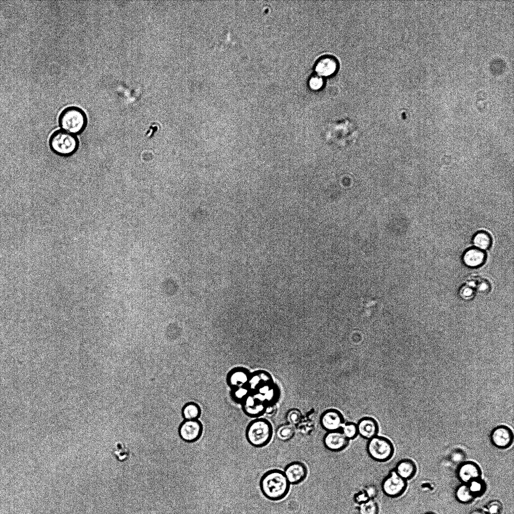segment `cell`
Masks as SVG:
<instances>
[{
	"mask_svg": "<svg viewBox=\"0 0 514 514\" xmlns=\"http://www.w3.org/2000/svg\"><path fill=\"white\" fill-rule=\"evenodd\" d=\"M260 488L266 498L272 501H279L288 494L290 484L283 471L273 469L267 471L261 476Z\"/></svg>",
	"mask_w": 514,
	"mask_h": 514,
	"instance_id": "cell-1",
	"label": "cell"
},
{
	"mask_svg": "<svg viewBox=\"0 0 514 514\" xmlns=\"http://www.w3.org/2000/svg\"><path fill=\"white\" fill-rule=\"evenodd\" d=\"M358 135V130L352 121L345 118L329 123L325 137L329 143L344 147L352 144Z\"/></svg>",
	"mask_w": 514,
	"mask_h": 514,
	"instance_id": "cell-2",
	"label": "cell"
},
{
	"mask_svg": "<svg viewBox=\"0 0 514 514\" xmlns=\"http://www.w3.org/2000/svg\"><path fill=\"white\" fill-rule=\"evenodd\" d=\"M60 128L69 134L77 136L86 129L88 118L85 111L80 107L70 106L61 111L58 118Z\"/></svg>",
	"mask_w": 514,
	"mask_h": 514,
	"instance_id": "cell-3",
	"label": "cell"
},
{
	"mask_svg": "<svg viewBox=\"0 0 514 514\" xmlns=\"http://www.w3.org/2000/svg\"><path fill=\"white\" fill-rule=\"evenodd\" d=\"M78 137L62 130L53 132L48 140L50 150L61 157L68 158L75 154L79 148Z\"/></svg>",
	"mask_w": 514,
	"mask_h": 514,
	"instance_id": "cell-4",
	"label": "cell"
},
{
	"mask_svg": "<svg viewBox=\"0 0 514 514\" xmlns=\"http://www.w3.org/2000/svg\"><path fill=\"white\" fill-rule=\"evenodd\" d=\"M273 428L267 419L257 418L250 421L245 429V438L248 443L256 448H262L271 442Z\"/></svg>",
	"mask_w": 514,
	"mask_h": 514,
	"instance_id": "cell-5",
	"label": "cell"
},
{
	"mask_svg": "<svg viewBox=\"0 0 514 514\" xmlns=\"http://www.w3.org/2000/svg\"><path fill=\"white\" fill-rule=\"evenodd\" d=\"M366 451L372 460L378 462H385L392 458L395 449L390 439L377 435L368 440Z\"/></svg>",
	"mask_w": 514,
	"mask_h": 514,
	"instance_id": "cell-6",
	"label": "cell"
},
{
	"mask_svg": "<svg viewBox=\"0 0 514 514\" xmlns=\"http://www.w3.org/2000/svg\"><path fill=\"white\" fill-rule=\"evenodd\" d=\"M407 481L391 471L382 480L381 487L383 493L391 498L401 496L407 489Z\"/></svg>",
	"mask_w": 514,
	"mask_h": 514,
	"instance_id": "cell-7",
	"label": "cell"
},
{
	"mask_svg": "<svg viewBox=\"0 0 514 514\" xmlns=\"http://www.w3.org/2000/svg\"><path fill=\"white\" fill-rule=\"evenodd\" d=\"M513 433L511 429L508 426L500 425L494 427L491 431L490 440L491 444L496 448L505 449L513 443Z\"/></svg>",
	"mask_w": 514,
	"mask_h": 514,
	"instance_id": "cell-8",
	"label": "cell"
},
{
	"mask_svg": "<svg viewBox=\"0 0 514 514\" xmlns=\"http://www.w3.org/2000/svg\"><path fill=\"white\" fill-rule=\"evenodd\" d=\"M203 431L202 424L198 420H185L179 427V434L184 441L194 443L201 437Z\"/></svg>",
	"mask_w": 514,
	"mask_h": 514,
	"instance_id": "cell-9",
	"label": "cell"
},
{
	"mask_svg": "<svg viewBox=\"0 0 514 514\" xmlns=\"http://www.w3.org/2000/svg\"><path fill=\"white\" fill-rule=\"evenodd\" d=\"M290 484L297 485L306 478L308 469L306 465L299 461H292L286 465L283 471Z\"/></svg>",
	"mask_w": 514,
	"mask_h": 514,
	"instance_id": "cell-10",
	"label": "cell"
},
{
	"mask_svg": "<svg viewBox=\"0 0 514 514\" xmlns=\"http://www.w3.org/2000/svg\"><path fill=\"white\" fill-rule=\"evenodd\" d=\"M482 472L479 465L472 461H464L459 464L456 475L459 480L468 484L473 479L481 477Z\"/></svg>",
	"mask_w": 514,
	"mask_h": 514,
	"instance_id": "cell-11",
	"label": "cell"
},
{
	"mask_svg": "<svg viewBox=\"0 0 514 514\" xmlns=\"http://www.w3.org/2000/svg\"><path fill=\"white\" fill-rule=\"evenodd\" d=\"M323 442L326 449L337 452L346 448L349 444V440L339 430L327 432L323 437Z\"/></svg>",
	"mask_w": 514,
	"mask_h": 514,
	"instance_id": "cell-12",
	"label": "cell"
},
{
	"mask_svg": "<svg viewBox=\"0 0 514 514\" xmlns=\"http://www.w3.org/2000/svg\"><path fill=\"white\" fill-rule=\"evenodd\" d=\"M322 428L327 432L340 430L344 424L342 414L337 410L329 409L324 411L320 420Z\"/></svg>",
	"mask_w": 514,
	"mask_h": 514,
	"instance_id": "cell-13",
	"label": "cell"
},
{
	"mask_svg": "<svg viewBox=\"0 0 514 514\" xmlns=\"http://www.w3.org/2000/svg\"><path fill=\"white\" fill-rule=\"evenodd\" d=\"M358 434L362 438L369 440L377 435L379 427L373 418L365 417L360 419L356 424Z\"/></svg>",
	"mask_w": 514,
	"mask_h": 514,
	"instance_id": "cell-14",
	"label": "cell"
},
{
	"mask_svg": "<svg viewBox=\"0 0 514 514\" xmlns=\"http://www.w3.org/2000/svg\"><path fill=\"white\" fill-rule=\"evenodd\" d=\"M266 408V405L255 396L249 395L243 401V411L250 417L258 418L263 415Z\"/></svg>",
	"mask_w": 514,
	"mask_h": 514,
	"instance_id": "cell-15",
	"label": "cell"
},
{
	"mask_svg": "<svg viewBox=\"0 0 514 514\" xmlns=\"http://www.w3.org/2000/svg\"><path fill=\"white\" fill-rule=\"evenodd\" d=\"M395 472L406 480H411L416 475L417 468L415 462L409 458L400 460L394 469Z\"/></svg>",
	"mask_w": 514,
	"mask_h": 514,
	"instance_id": "cell-16",
	"label": "cell"
},
{
	"mask_svg": "<svg viewBox=\"0 0 514 514\" xmlns=\"http://www.w3.org/2000/svg\"><path fill=\"white\" fill-rule=\"evenodd\" d=\"M337 66V61L334 57L325 56L317 61L315 66V70L318 75L320 77L328 76L336 71Z\"/></svg>",
	"mask_w": 514,
	"mask_h": 514,
	"instance_id": "cell-17",
	"label": "cell"
},
{
	"mask_svg": "<svg viewBox=\"0 0 514 514\" xmlns=\"http://www.w3.org/2000/svg\"><path fill=\"white\" fill-rule=\"evenodd\" d=\"M485 259V253L480 249L471 248L463 256L464 264L470 267H476L482 265Z\"/></svg>",
	"mask_w": 514,
	"mask_h": 514,
	"instance_id": "cell-18",
	"label": "cell"
},
{
	"mask_svg": "<svg viewBox=\"0 0 514 514\" xmlns=\"http://www.w3.org/2000/svg\"><path fill=\"white\" fill-rule=\"evenodd\" d=\"M249 375L244 369H235L231 371L228 376V382L232 387L235 388L244 387L248 383Z\"/></svg>",
	"mask_w": 514,
	"mask_h": 514,
	"instance_id": "cell-19",
	"label": "cell"
},
{
	"mask_svg": "<svg viewBox=\"0 0 514 514\" xmlns=\"http://www.w3.org/2000/svg\"><path fill=\"white\" fill-rule=\"evenodd\" d=\"M455 497L460 503L467 504L475 498L470 491L467 484L462 483L457 487L455 491Z\"/></svg>",
	"mask_w": 514,
	"mask_h": 514,
	"instance_id": "cell-20",
	"label": "cell"
},
{
	"mask_svg": "<svg viewBox=\"0 0 514 514\" xmlns=\"http://www.w3.org/2000/svg\"><path fill=\"white\" fill-rule=\"evenodd\" d=\"M271 380L268 374L259 372L249 376L248 388L255 391L262 386L270 383Z\"/></svg>",
	"mask_w": 514,
	"mask_h": 514,
	"instance_id": "cell-21",
	"label": "cell"
},
{
	"mask_svg": "<svg viewBox=\"0 0 514 514\" xmlns=\"http://www.w3.org/2000/svg\"><path fill=\"white\" fill-rule=\"evenodd\" d=\"M182 413L185 420H198L201 415V410L196 403H189L183 407Z\"/></svg>",
	"mask_w": 514,
	"mask_h": 514,
	"instance_id": "cell-22",
	"label": "cell"
},
{
	"mask_svg": "<svg viewBox=\"0 0 514 514\" xmlns=\"http://www.w3.org/2000/svg\"><path fill=\"white\" fill-rule=\"evenodd\" d=\"M295 434V429L293 426L285 424L279 426L276 431L277 437L280 440L287 442L292 439Z\"/></svg>",
	"mask_w": 514,
	"mask_h": 514,
	"instance_id": "cell-23",
	"label": "cell"
},
{
	"mask_svg": "<svg viewBox=\"0 0 514 514\" xmlns=\"http://www.w3.org/2000/svg\"><path fill=\"white\" fill-rule=\"evenodd\" d=\"M467 485L475 498L482 496L486 490V484L481 477L472 480Z\"/></svg>",
	"mask_w": 514,
	"mask_h": 514,
	"instance_id": "cell-24",
	"label": "cell"
},
{
	"mask_svg": "<svg viewBox=\"0 0 514 514\" xmlns=\"http://www.w3.org/2000/svg\"><path fill=\"white\" fill-rule=\"evenodd\" d=\"M473 243L476 247L480 249H486L491 245V239L487 233L480 231L474 236Z\"/></svg>",
	"mask_w": 514,
	"mask_h": 514,
	"instance_id": "cell-25",
	"label": "cell"
},
{
	"mask_svg": "<svg viewBox=\"0 0 514 514\" xmlns=\"http://www.w3.org/2000/svg\"><path fill=\"white\" fill-rule=\"evenodd\" d=\"M358 509L359 514H378L379 511L377 503L372 499L359 504Z\"/></svg>",
	"mask_w": 514,
	"mask_h": 514,
	"instance_id": "cell-26",
	"label": "cell"
},
{
	"mask_svg": "<svg viewBox=\"0 0 514 514\" xmlns=\"http://www.w3.org/2000/svg\"><path fill=\"white\" fill-rule=\"evenodd\" d=\"M340 430L349 440L354 439L358 435L357 425L353 422L343 424Z\"/></svg>",
	"mask_w": 514,
	"mask_h": 514,
	"instance_id": "cell-27",
	"label": "cell"
},
{
	"mask_svg": "<svg viewBox=\"0 0 514 514\" xmlns=\"http://www.w3.org/2000/svg\"><path fill=\"white\" fill-rule=\"evenodd\" d=\"M113 454L115 458L120 461H122L126 458L129 454V450L124 444L122 443H118L115 445L114 448Z\"/></svg>",
	"mask_w": 514,
	"mask_h": 514,
	"instance_id": "cell-28",
	"label": "cell"
},
{
	"mask_svg": "<svg viewBox=\"0 0 514 514\" xmlns=\"http://www.w3.org/2000/svg\"><path fill=\"white\" fill-rule=\"evenodd\" d=\"M302 418L301 412L297 409L290 410L286 415V420L288 424L295 426L299 423Z\"/></svg>",
	"mask_w": 514,
	"mask_h": 514,
	"instance_id": "cell-29",
	"label": "cell"
},
{
	"mask_svg": "<svg viewBox=\"0 0 514 514\" xmlns=\"http://www.w3.org/2000/svg\"><path fill=\"white\" fill-rule=\"evenodd\" d=\"M502 505L501 503L497 499H494L487 505V509L490 514H498L501 510Z\"/></svg>",
	"mask_w": 514,
	"mask_h": 514,
	"instance_id": "cell-30",
	"label": "cell"
},
{
	"mask_svg": "<svg viewBox=\"0 0 514 514\" xmlns=\"http://www.w3.org/2000/svg\"><path fill=\"white\" fill-rule=\"evenodd\" d=\"M244 387L235 388L233 396L236 400L243 401L248 396L249 390Z\"/></svg>",
	"mask_w": 514,
	"mask_h": 514,
	"instance_id": "cell-31",
	"label": "cell"
},
{
	"mask_svg": "<svg viewBox=\"0 0 514 514\" xmlns=\"http://www.w3.org/2000/svg\"><path fill=\"white\" fill-rule=\"evenodd\" d=\"M323 82L321 77L317 75L311 78L309 81V85L310 87L314 90H317L320 88Z\"/></svg>",
	"mask_w": 514,
	"mask_h": 514,
	"instance_id": "cell-32",
	"label": "cell"
},
{
	"mask_svg": "<svg viewBox=\"0 0 514 514\" xmlns=\"http://www.w3.org/2000/svg\"><path fill=\"white\" fill-rule=\"evenodd\" d=\"M465 455L461 450H456L451 454V460L454 463H461L464 461Z\"/></svg>",
	"mask_w": 514,
	"mask_h": 514,
	"instance_id": "cell-33",
	"label": "cell"
},
{
	"mask_svg": "<svg viewBox=\"0 0 514 514\" xmlns=\"http://www.w3.org/2000/svg\"><path fill=\"white\" fill-rule=\"evenodd\" d=\"M354 500L359 504L362 503L369 499L366 492L360 491L356 493L354 496Z\"/></svg>",
	"mask_w": 514,
	"mask_h": 514,
	"instance_id": "cell-34",
	"label": "cell"
},
{
	"mask_svg": "<svg viewBox=\"0 0 514 514\" xmlns=\"http://www.w3.org/2000/svg\"><path fill=\"white\" fill-rule=\"evenodd\" d=\"M367 494L369 499H372L376 496L377 494L376 489L373 486L368 487L367 490L365 491Z\"/></svg>",
	"mask_w": 514,
	"mask_h": 514,
	"instance_id": "cell-35",
	"label": "cell"
},
{
	"mask_svg": "<svg viewBox=\"0 0 514 514\" xmlns=\"http://www.w3.org/2000/svg\"><path fill=\"white\" fill-rule=\"evenodd\" d=\"M154 130L157 131L158 130V127L156 125H154V123H153L150 126L149 130L146 132V136L149 137V138H151L152 137V136H153L154 134L153 132Z\"/></svg>",
	"mask_w": 514,
	"mask_h": 514,
	"instance_id": "cell-36",
	"label": "cell"
},
{
	"mask_svg": "<svg viewBox=\"0 0 514 514\" xmlns=\"http://www.w3.org/2000/svg\"><path fill=\"white\" fill-rule=\"evenodd\" d=\"M472 291L470 289H465L463 292V294L466 296H469L471 294Z\"/></svg>",
	"mask_w": 514,
	"mask_h": 514,
	"instance_id": "cell-37",
	"label": "cell"
},
{
	"mask_svg": "<svg viewBox=\"0 0 514 514\" xmlns=\"http://www.w3.org/2000/svg\"><path fill=\"white\" fill-rule=\"evenodd\" d=\"M471 514H482V513L480 511L477 510L472 512Z\"/></svg>",
	"mask_w": 514,
	"mask_h": 514,
	"instance_id": "cell-38",
	"label": "cell"
},
{
	"mask_svg": "<svg viewBox=\"0 0 514 514\" xmlns=\"http://www.w3.org/2000/svg\"><path fill=\"white\" fill-rule=\"evenodd\" d=\"M426 514H434V513H427Z\"/></svg>",
	"mask_w": 514,
	"mask_h": 514,
	"instance_id": "cell-39",
	"label": "cell"
}]
</instances>
